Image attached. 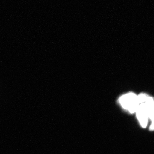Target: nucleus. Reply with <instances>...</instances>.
<instances>
[{"instance_id":"obj_1","label":"nucleus","mask_w":154,"mask_h":154,"mask_svg":"<svg viewBox=\"0 0 154 154\" xmlns=\"http://www.w3.org/2000/svg\"><path fill=\"white\" fill-rule=\"evenodd\" d=\"M119 100L122 108L130 113H135L140 105L138 95L133 93L124 94Z\"/></svg>"},{"instance_id":"obj_2","label":"nucleus","mask_w":154,"mask_h":154,"mask_svg":"<svg viewBox=\"0 0 154 154\" xmlns=\"http://www.w3.org/2000/svg\"><path fill=\"white\" fill-rule=\"evenodd\" d=\"M141 125L146 128L148 123L149 118L148 110L147 107L144 103H140L137 110L135 113Z\"/></svg>"}]
</instances>
